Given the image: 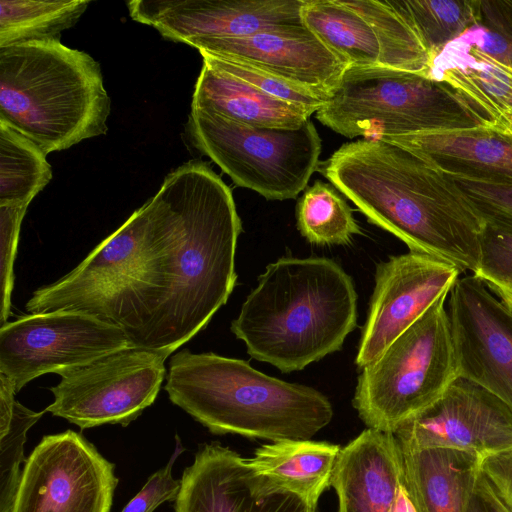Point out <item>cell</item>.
<instances>
[{"mask_svg":"<svg viewBox=\"0 0 512 512\" xmlns=\"http://www.w3.org/2000/svg\"><path fill=\"white\" fill-rule=\"evenodd\" d=\"M319 172L374 225L474 274L485 220L453 178L428 158L380 138L346 142Z\"/></svg>","mask_w":512,"mask_h":512,"instance_id":"obj_2","label":"cell"},{"mask_svg":"<svg viewBox=\"0 0 512 512\" xmlns=\"http://www.w3.org/2000/svg\"><path fill=\"white\" fill-rule=\"evenodd\" d=\"M450 176L485 222L512 229V186Z\"/></svg>","mask_w":512,"mask_h":512,"instance_id":"obj_35","label":"cell"},{"mask_svg":"<svg viewBox=\"0 0 512 512\" xmlns=\"http://www.w3.org/2000/svg\"><path fill=\"white\" fill-rule=\"evenodd\" d=\"M461 271L433 256L409 252L377 266L375 288L355 363L375 361L441 296L449 294Z\"/></svg>","mask_w":512,"mask_h":512,"instance_id":"obj_15","label":"cell"},{"mask_svg":"<svg viewBox=\"0 0 512 512\" xmlns=\"http://www.w3.org/2000/svg\"><path fill=\"white\" fill-rule=\"evenodd\" d=\"M168 210L167 194L161 187L71 272L34 291L26 303L27 311H87L148 257L162 235Z\"/></svg>","mask_w":512,"mask_h":512,"instance_id":"obj_13","label":"cell"},{"mask_svg":"<svg viewBox=\"0 0 512 512\" xmlns=\"http://www.w3.org/2000/svg\"><path fill=\"white\" fill-rule=\"evenodd\" d=\"M131 347L115 324L79 309L24 315L0 328V373L19 392L47 374L87 364Z\"/></svg>","mask_w":512,"mask_h":512,"instance_id":"obj_10","label":"cell"},{"mask_svg":"<svg viewBox=\"0 0 512 512\" xmlns=\"http://www.w3.org/2000/svg\"><path fill=\"white\" fill-rule=\"evenodd\" d=\"M453 41L512 68V0H478L476 23Z\"/></svg>","mask_w":512,"mask_h":512,"instance_id":"obj_31","label":"cell"},{"mask_svg":"<svg viewBox=\"0 0 512 512\" xmlns=\"http://www.w3.org/2000/svg\"><path fill=\"white\" fill-rule=\"evenodd\" d=\"M357 322L352 278L326 257H284L269 264L231 331L248 354L284 373L339 350Z\"/></svg>","mask_w":512,"mask_h":512,"instance_id":"obj_3","label":"cell"},{"mask_svg":"<svg viewBox=\"0 0 512 512\" xmlns=\"http://www.w3.org/2000/svg\"><path fill=\"white\" fill-rule=\"evenodd\" d=\"M110 97L100 65L60 40L0 47V121L45 154L107 132Z\"/></svg>","mask_w":512,"mask_h":512,"instance_id":"obj_5","label":"cell"},{"mask_svg":"<svg viewBox=\"0 0 512 512\" xmlns=\"http://www.w3.org/2000/svg\"><path fill=\"white\" fill-rule=\"evenodd\" d=\"M12 381L0 373V512H8L20 478L27 431L46 412H35L15 398Z\"/></svg>","mask_w":512,"mask_h":512,"instance_id":"obj_30","label":"cell"},{"mask_svg":"<svg viewBox=\"0 0 512 512\" xmlns=\"http://www.w3.org/2000/svg\"><path fill=\"white\" fill-rule=\"evenodd\" d=\"M305 0H133L131 18L163 37L193 46L210 38L241 37L304 25Z\"/></svg>","mask_w":512,"mask_h":512,"instance_id":"obj_17","label":"cell"},{"mask_svg":"<svg viewBox=\"0 0 512 512\" xmlns=\"http://www.w3.org/2000/svg\"><path fill=\"white\" fill-rule=\"evenodd\" d=\"M380 139L428 158L450 175L512 186V135L493 127Z\"/></svg>","mask_w":512,"mask_h":512,"instance_id":"obj_21","label":"cell"},{"mask_svg":"<svg viewBox=\"0 0 512 512\" xmlns=\"http://www.w3.org/2000/svg\"><path fill=\"white\" fill-rule=\"evenodd\" d=\"M473 275L512 310V229L485 222Z\"/></svg>","mask_w":512,"mask_h":512,"instance_id":"obj_32","label":"cell"},{"mask_svg":"<svg viewBox=\"0 0 512 512\" xmlns=\"http://www.w3.org/2000/svg\"><path fill=\"white\" fill-rule=\"evenodd\" d=\"M186 131L237 186L269 200L296 198L319 166L322 142L310 119L295 129L269 128L191 109Z\"/></svg>","mask_w":512,"mask_h":512,"instance_id":"obj_8","label":"cell"},{"mask_svg":"<svg viewBox=\"0 0 512 512\" xmlns=\"http://www.w3.org/2000/svg\"><path fill=\"white\" fill-rule=\"evenodd\" d=\"M316 118L349 139L494 128L449 84L384 67H349Z\"/></svg>","mask_w":512,"mask_h":512,"instance_id":"obj_6","label":"cell"},{"mask_svg":"<svg viewBox=\"0 0 512 512\" xmlns=\"http://www.w3.org/2000/svg\"><path fill=\"white\" fill-rule=\"evenodd\" d=\"M429 77L452 86L487 116L495 129L512 135V68L455 41L431 63Z\"/></svg>","mask_w":512,"mask_h":512,"instance_id":"obj_23","label":"cell"},{"mask_svg":"<svg viewBox=\"0 0 512 512\" xmlns=\"http://www.w3.org/2000/svg\"><path fill=\"white\" fill-rule=\"evenodd\" d=\"M170 401L213 434L270 440L311 439L333 417L318 390L270 377L248 362L182 349L169 361Z\"/></svg>","mask_w":512,"mask_h":512,"instance_id":"obj_4","label":"cell"},{"mask_svg":"<svg viewBox=\"0 0 512 512\" xmlns=\"http://www.w3.org/2000/svg\"><path fill=\"white\" fill-rule=\"evenodd\" d=\"M192 47L248 64L330 100L349 63L305 25L210 38Z\"/></svg>","mask_w":512,"mask_h":512,"instance_id":"obj_18","label":"cell"},{"mask_svg":"<svg viewBox=\"0 0 512 512\" xmlns=\"http://www.w3.org/2000/svg\"><path fill=\"white\" fill-rule=\"evenodd\" d=\"M204 61L276 99L302 107L312 114L329 100L245 63L200 52Z\"/></svg>","mask_w":512,"mask_h":512,"instance_id":"obj_33","label":"cell"},{"mask_svg":"<svg viewBox=\"0 0 512 512\" xmlns=\"http://www.w3.org/2000/svg\"><path fill=\"white\" fill-rule=\"evenodd\" d=\"M391 512H417L414 503L409 495V492L406 488L404 477L402 479L399 493Z\"/></svg>","mask_w":512,"mask_h":512,"instance_id":"obj_39","label":"cell"},{"mask_svg":"<svg viewBox=\"0 0 512 512\" xmlns=\"http://www.w3.org/2000/svg\"><path fill=\"white\" fill-rule=\"evenodd\" d=\"M162 187L169 210L157 245L86 312L120 327L132 347L170 356L233 291L242 223L231 189L205 162L181 165Z\"/></svg>","mask_w":512,"mask_h":512,"instance_id":"obj_1","label":"cell"},{"mask_svg":"<svg viewBox=\"0 0 512 512\" xmlns=\"http://www.w3.org/2000/svg\"><path fill=\"white\" fill-rule=\"evenodd\" d=\"M182 451L183 447L177 440L176 448L168 463L148 478L142 489L121 512H153L163 502L175 500L181 481L173 478L172 467Z\"/></svg>","mask_w":512,"mask_h":512,"instance_id":"obj_36","label":"cell"},{"mask_svg":"<svg viewBox=\"0 0 512 512\" xmlns=\"http://www.w3.org/2000/svg\"><path fill=\"white\" fill-rule=\"evenodd\" d=\"M465 512H512L481 472L474 486Z\"/></svg>","mask_w":512,"mask_h":512,"instance_id":"obj_38","label":"cell"},{"mask_svg":"<svg viewBox=\"0 0 512 512\" xmlns=\"http://www.w3.org/2000/svg\"><path fill=\"white\" fill-rule=\"evenodd\" d=\"M447 311L459 376L512 412V310L470 274L450 290Z\"/></svg>","mask_w":512,"mask_h":512,"instance_id":"obj_14","label":"cell"},{"mask_svg":"<svg viewBox=\"0 0 512 512\" xmlns=\"http://www.w3.org/2000/svg\"><path fill=\"white\" fill-rule=\"evenodd\" d=\"M167 358L162 351L131 346L64 369L58 373L60 382L50 388L54 401L45 411L81 429L127 426L154 403Z\"/></svg>","mask_w":512,"mask_h":512,"instance_id":"obj_9","label":"cell"},{"mask_svg":"<svg viewBox=\"0 0 512 512\" xmlns=\"http://www.w3.org/2000/svg\"><path fill=\"white\" fill-rule=\"evenodd\" d=\"M341 448L326 441L284 439L261 445L248 462L273 489L291 492L317 510L320 496L331 487Z\"/></svg>","mask_w":512,"mask_h":512,"instance_id":"obj_24","label":"cell"},{"mask_svg":"<svg viewBox=\"0 0 512 512\" xmlns=\"http://www.w3.org/2000/svg\"><path fill=\"white\" fill-rule=\"evenodd\" d=\"M400 449L417 512H465L481 473L479 455L451 448Z\"/></svg>","mask_w":512,"mask_h":512,"instance_id":"obj_22","label":"cell"},{"mask_svg":"<svg viewBox=\"0 0 512 512\" xmlns=\"http://www.w3.org/2000/svg\"><path fill=\"white\" fill-rule=\"evenodd\" d=\"M191 109L216 113L258 127L295 129L312 113L271 97L203 60Z\"/></svg>","mask_w":512,"mask_h":512,"instance_id":"obj_25","label":"cell"},{"mask_svg":"<svg viewBox=\"0 0 512 512\" xmlns=\"http://www.w3.org/2000/svg\"><path fill=\"white\" fill-rule=\"evenodd\" d=\"M403 479L402 453L392 433L367 428L342 447L331 487L338 512H391Z\"/></svg>","mask_w":512,"mask_h":512,"instance_id":"obj_20","label":"cell"},{"mask_svg":"<svg viewBox=\"0 0 512 512\" xmlns=\"http://www.w3.org/2000/svg\"><path fill=\"white\" fill-rule=\"evenodd\" d=\"M301 16L350 67L429 74L430 54L389 0H305Z\"/></svg>","mask_w":512,"mask_h":512,"instance_id":"obj_11","label":"cell"},{"mask_svg":"<svg viewBox=\"0 0 512 512\" xmlns=\"http://www.w3.org/2000/svg\"><path fill=\"white\" fill-rule=\"evenodd\" d=\"M90 1L1 0L0 47L60 40L61 32L74 26Z\"/></svg>","mask_w":512,"mask_h":512,"instance_id":"obj_26","label":"cell"},{"mask_svg":"<svg viewBox=\"0 0 512 512\" xmlns=\"http://www.w3.org/2000/svg\"><path fill=\"white\" fill-rule=\"evenodd\" d=\"M296 217L301 235L312 244L346 245L361 233L338 189L321 180H316L300 197Z\"/></svg>","mask_w":512,"mask_h":512,"instance_id":"obj_29","label":"cell"},{"mask_svg":"<svg viewBox=\"0 0 512 512\" xmlns=\"http://www.w3.org/2000/svg\"><path fill=\"white\" fill-rule=\"evenodd\" d=\"M441 296L358 377L353 406L367 428L394 434L459 376L453 336Z\"/></svg>","mask_w":512,"mask_h":512,"instance_id":"obj_7","label":"cell"},{"mask_svg":"<svg viewBox=\"0 0 512 512\" xmlns=\"http://www.w3.org/2000/svg\"><path fill=\"white\" fill-rule=\"evenodd\" d=\"M47 154L0 121V205L30 204L52 178Z\"/></svg>","mask_w":512,"mask_h":512,"instance_id":"obj_27","label":"cell"},{"mask_svg":"<svg viewBox=\"0 0 512 512\" xmlns=\"http://www.w3.org/2000/svg\"><path fill=\"white\" fill-rule=\"evenodd\" d=\"M415 30L432 60L477 21L478 0H389Z\"/></svg>","mask_w":512,"mask_h":512,"instance_id":"obj_28","label":"cell"},{"mask_svg":"<svg viewBox=\"0 0 512 512\" xmlns=\"http://www.w3.org/2000/svg\"><path fill=\"white\" fill-rule=\"evenodd\" d=\"M481 472L512 508V447L482 458Z\"/></svg>","mask_w":512,"mask_h":512,"instance_id":"obj_37","label":"cell"},{"mask_svg":"<svg viewBox=\"0 0 512 512\" xmlns=\"http://www.w3.org/2000/svg\"><path fill=\"white\" fill-rule=\"evenodd\" d=\"M394 436L402 449L451 448L484 458L512 447V412L483 387L459 377Z\"/></svg>","mask_w":512,"mask_h":512,"instance_id":"obj_16","label":"cell"},{"mask_svg":"<svg viewBox=\"0 0 512 512\" xmlns=\"http://www.w3.org/2000/svg\"><path fill=\"white\" fill-rule=\"evenodd\" d=\"M114 468L79 433L44 436L25 460L8 512H110Z\"/></svg>","mask_w":512,"mask_h":512,"instance_id":"obj_12","label":"cell"},{"mask_svg":"<svg viewBox=\"0 0 512 512\" xmlns=\"http://www.w3.org/2000/svg\"><path fill=\"white\" fill-rule=\"evenodd\" d=\"M28 204L0 205V324L11 315V294L14 286V262L22 220Z\"/></svg>","mask_w":512,"mask_h":512,"instance_id":"obj_34","label":"cell"},{"mask_svg":"<svg viewBox=\"0 0 512 512\" xmlns=\"http://www.w3.org/2000/svg\"><path fill=\"white\" fill-rule=\"evenodd\" d=\"M175 512H316L297 495L278 491L248 458L218 443L206 444L181 478Z\"/></svg>","mask_w":512,"mask_h":512,"instance_id":"obj_19","label":"cell"}]
</instances>
